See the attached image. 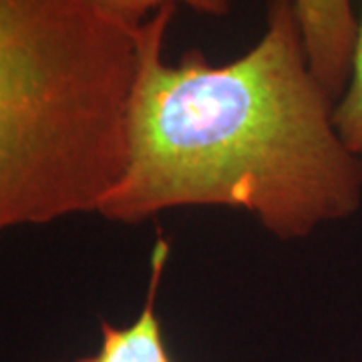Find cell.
<instances>
[{
    "label": "cell",
    "mask_w": 362,
    "mask_h": 362,
    "mask_svg": "<svg viewBox=\"0 0 362 362\" xmlns=\"http://www.w3.org/2000/svg\"><path fill=\"white\" fill-rule=\"evenodd\" d=\"M173 13L163 6L135 28L127 168L97 214L141 223L173 207L228 206L282 240L352 216L362 161L334 129L337 103L312 75L294 0H268L262 39L223 65L199 49L165 61Z\"/></svg>",
    "instance_id": "cell-1"
},
{
    "label": "cell",
    "mask_w": 362,
    "mask_h": 362,
    "mask_svg": "<svg viewBox=\"0 0 362 362\" xmlns=\"http://www.w3.org/2000/svg\"><path fill=\"white\" fill-rule=\"evenodd\" d=\"M169 244L165 238L157 240L151 256V278L147 288V298L143 302L139 316L127 326H115L101 322V344L93 354L78 356L73 361H45V362H175L165 342L161 322L157 318L156 300L163 272L168 264Z\"/></svg>",
    "instance_id": "cell-4"
},
{
    "label": "cell",
    "mask_w": 362,
    "mask_h": 362,
    "mask_svg": "<svg viewBox=\"0 0 362 362\" xmlns=\"http://www.w3.org/2000/svg\"><path fill=\"white\" fill-rule=\"evenodd\" d=\"M312 75L337 103L346 90L358 18L352 0H294Z\"/></svg>",
    "instance_id": "cell-3"
},
{
    "label": "cell",
    "mask_w": 362,
    "mask_h": 362,
    "mask_svg": "<svg viewBox=\"0 0 362 362\" xmlns=\"http://www.w3.org/2000/svg\"><path fill=\"white\" fill-rule=\"evenodd\" d=\"M111 18L123 23L129 28H137L153 13L163 6L183 4L195 13L207 16H226L232 11V0H90Z\"/></svg>",
    "instance_id": "cell-6"
},
{
    "label": "cell",
    "mask_w": 362,
    "mask_h": 362,
    "mask_svg": "<svg viewBox=\"0 0 362 362\" xmlns=\"http://www.w3.org/2000/svg\"><path fill=\"white\" fill-rule=\"evenodd\" d=\"M332 123L344 147L362 161V18L358 21L350 81L346 90L334 105Z\"/></svg>",
    "instance_id": "cell-5"
},
{
    "label": "cell",
    "mask_w": 362,
    "mask_h": 362,
    "mask_svg": "<svg viewBox=\"0 0 362 362\" xmlns=\"http://www.w3.org/2000/svg\"><path fill=\"white\" fill-rule=\"evenodd\" d=\"M135 28L90 0H0V232L97 214L127 168Z\"/></svg>",
    "instance_id": "cell-2"
}]
</instances>
